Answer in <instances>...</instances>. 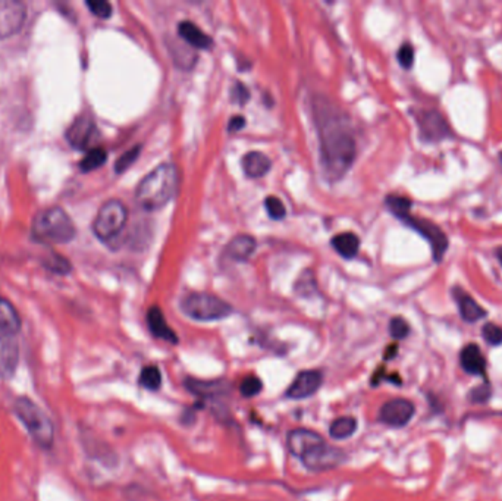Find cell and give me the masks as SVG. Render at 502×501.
I'll return each instance as SVG.
<instances>
[{"instance_id": "cell-1", "label": "cell", "mask_w": 502, "mask_h": 501, "mask_svg": "<svg viewBox=\"0 0 502 501\" xmlns=\"http://www.w3.org/2000/svg\"><path fill=\"white\" fill-rule=\"evenodd\" d=\"M315 117L320 137V161L323 174L331 181H338L350 171L355 161V140L351 130L339 118L332 104L320 99L315 103Z\"/></svg>"}, {"instance_id": "cell-2", "label": "cell", "mask_w": 502, "mask_h": 501, "mask_svg": "<svg viewBox=\"0 0 502 501\" xmlns=\"http://www.w3.org/2000/svg\"><path fill=\"white\" fill-rule=\"evenodd\" d=\"M180 185V171L174 163H162L144 176L135 191V200L145 212L160 211L169 203Z\"/></svg>"}, {"instance_id": "cell-3", "label": "cell", "mask_w": 502, "mask_h": 501, "mask_svg": "<svg viewBox=\"0 0 502 501\" xmlns=\"http://www.w3.org/2000/svg\"><path fill=\"white\" fill-rule=\"evenodd\" d=\"M12 409L18 421L25 426L28 435L40 448L49 450L55 444V425L47 413L27 395L15 399Z\"/></svg>"}, {"instance_id": "cell-4", "label": "cell", "mask_w": 502, "mask_h": 501, "mask_svg": "<svg viewBox=\"0 0 502 501\" xmlns=\"http://www.w3.org/2000/svg\"><path fill=\"white\" fill-rule=\"evenodd\" d=\"M33 234L37 240L53 244H67L75 238L77 228L62 207H47L33 219Z\"/></svg>"}, {"instance_id": "cell-5", "label": "cell", "mask_w": 502, "mask_h": 501, "mask_svg": "<svg viewBox=\"0 0 502 501\" xmlns=\"http://www.w3.org/2000/svg\"><path fill=\"white\" fill-rule=\"evenodd\" d=\"M184 315L198 322H215L232 315V306L224 299L208 293H191L181 300Z\"/></svg>"}, {"instance_id": "cell-6", "label": "cell", "mask_w": 502, "mask_h": 501, "mask_svg": "<svg viewBox=\"0 0 502 501\" xmlns=\"http://www.w3.org/2000/svg\"><path fill=\"white\" fill-rule=\"evenodd\" d=\"M128 219V209L119 200H109L97 212L93 222V231L101 242H110L118 237Z\"/></svg>"}, {"instance_id": "cell-7", "label": "cell", "mask_w": 502, "mask_h": 501, "mask_svg": "<svg viewBox=\"0 0 502 501\" xmlns=\"http://www.w3.org/2000/svg\"><path fill=\"white\" fill-rule=\"evenodd\" d=\"M398 219L407 226L414 229L416 233H418L426 240L429 246H431V248H432L433 260L436 264L441 262L449 247V240H448V235L444 233V229L439 225H436L435 222L429 221V219L413 216L411 212L400 216Z\"/></svg>"}, {"instance_id": "cell-8", "label": "cell", "mask_w": 502, "mask_h": 501, "mask_svg": "<svg viewBox=\"0 0 502 501\" xmlns=\"http://www.w3.org/2000/svg\"><path fill=\"white\" fill-rule=\"evenodd\" d=\"M301 463L311 474H322L333 471L348 461V454L341 447L331 445L326 441L311 448L301 458Z\"/></svg>"}, {"instance_id": "cell-9", "label": "cell", "mask_w": 502, "mask_h": 501, "mask_svg": "<svg viewBox=\"0 0 502 501\" xmlns=\"http://www.w3.org/2000/svg\"><path fill=\"white\" fill-rule=\"evenodd\" d=\"M420 139L426 143H439L449 137H454V132L449 127L444 115L436 109H425L416 117Z\"/></svg>"}, {"instance_id": "cell-10", "label": "cell", "mask_w": 502, "mask_h": 501, "mask_svg": "<svg viewBox=\"0 0 502 501\" xmlns=\"http://www.w3.org/2000/svg\"><path fill=\"white\" fill-rule=\"evenodd\" d=\"M27 6L18 0H0V40L12 37L24 27Z\"/></svg>"}, {"instance_id": "cell-11", "label": "cell", "mask_w": 502, "mask_h": 501, "mask_svg": "<svg viewBox=\"0 0 502 501\" xmlns=\"http://www.w3.org/2000/svg\"><path fill=\"white\" fill-rule=\"evenodd\" d=\"M323 385V372L319 369H304L296 375L285 391L289 400H306L313 397Z\"/></svg>"}, {"instance_id": "cell-12", "label": "cell", "mask_w": 502, "mask_h": 501, "mask_svg": "<svg viewBox=\"0 0 502 501\" xmlns=\"http://www.w3.org/2000/svg\"><path fill=\"white\" fill-rule=\"evenodd\" d=\"M416 413V406L407 399H392L382 404L378 419L386 426L404 428L409 425Z\"/></svg>"}, {"instance_id": "cell-13", "label": "cell", "mask_w": 502, "mask_h": 501, "mask_svg": "<svg viewBox=\"0 0 502 501\" xmlns=\"http://www.w3.org/2000/svg\"><path fill=\"white\" fill-rule=\"evenodd\" d=\"M184 387L194 394L195 397L203 400H215L222 395H228L232 390V385L225 378L216 380H200L194 377H187L184 380Z\"/></svg>"}, {"instance_id": "cell-14", "label": "cell", "mask_w": 502, "mask_h": 501, "mask_svg": "<svg viewBox=\"0 0 502 501\" xmlns=\"http://www.w3.org/2000/svg\"><path fill=\"white\" fill-rule=\"evenodd\" d=\"M19 366V346L14 336L0 329V378L10 380Z\"/></svg>"}, {"instance_id": "cell-15", "label": "cell", "mask_w": 502, "mask_h": 501, "mask_svg": "<svg viewBox=\"0 0 502 501\" xmlns=\"http://www.w3.org/2000/svg\"><path fill=\"white\" fill-rule=\"evenodd\" d=\"M325 443V438H323L319 432L309 430V428H294L287 434V448L288 452L294 456L301 458L311 448H315L320 444Z\"/></svg>"}, {"instance_id": "cell-16", "label": "cell", "mask_w": 502, "mask_h": 501, "mask_svg": "<svg viewBox=\"0 0 502 501\" xmlns=\"http://www.w3.org/2000/svg\"><path fill=\"white\" fill-rule=\"evenodd\" d=\"M97 128L94 121L88 117H80L71 124L67 131V140L77 150H86L96 135Z\"/></svg>"}, {"instance_id": "cell-17", "label": "cell", "mask_w": 502, "mask_h": 501, "mask_svg": "<svg viewBox=\"0 0 502 501\" xmlns=\"http://www.w3.org/2000/svg\"><path fill=\"white\" fill-rule=\"evenodd\" d=\"M453 297L458 306V312L462 319L467 323H475L480 319L486 318L488 312L479 305V303L470 296L467 291H464L462 287L455 286L453 288Z\"/></svg>"}, {"instance_id": "cell-18", "label": "cell", "mask_w": 502, "mask_h": 501, "mask_svg": "<svg viewBox=\"0 0 502 501\" xmlns=\"http://www.w3.org/2000/svg\"><path fill=\"white\" fill-rule=\"evenodd\" d=\"M256 247L257 242L254 237L248 234H239L225 246L224 259L228 262H246L256 252Z\"/></svg>"}, {"instance_id": "cell-19", "label": "cell", "mask_w": 502, "mask_h": 501, "mask_svg": "<svg viewBox=\"0 0 502 501\" xmlns=\"http://www.w3.org/2000/svg\"><path fill=\"white\" fill-rule=\"evenodd\" d=\"M147 325H149L150 332L153 334V337L169 342V344L180 342V338H178L176 332L169 325H167L163 312L159 306H153L147 310Z\"/></svg>"}, {"instance_id": "cell-20", "label": "cell", "mask_w": 502, "mask_h": 501, "mask_svg": "<svg viewBox=\"0 0 502 501\" xmlns=\"http://www.w3.org/2000/svg\"><path fill=\"white\" fill-rule=\"evenodd\" d=\"M459 364L462 368L468 373L475 375V377H480V375H485L486 371V359L483 356L482 350L479 349L477 344H467L459 351Z\"/></svg>"}, {"instance_id": "cell-21", "label": "cell", "mask_w": 502, "mask_h": 501, "mask_svg": "<svg viewBox=\"0 0 502 501\" xmlns=\"http://www.w3.org/2000/svg\"><path fill=\"white\" fill-rule=\"evenodd\" d=\"M178 34L193 49L207 50L213 46L212 37L207 36L200 27H197L191 21H182V23H180V25H178Z\"/></svg>"}, {"instance_id": "cell-22", "label": "cell", "mask_w": 502, "mask_h": 501, "mask_svg": "<svg viewBox=\"0 0 502 501\" xmlns=\"http://www.w3.org/2000/svg\"><path fill=\"white\" fill-rule=\"evenodd\" d=\"M241 165L244 174L250 178H261L270 171L272 161L261 152H248L243 156Z\"/></svg>"}, {"instance_id": "cell-23", "label": "cell", "mask_w": 502, "mask_h": 501, "mask_svg": "<svg viewBox=\"0 0 502 501\" xmlns=\"http://www.w3.org/2000/svg\"><path fill=\"white\" fill-rule=\"evenodd\" d=\"M21 327H23V322H21L19 313L15 306L8 299L0 297V329L16 337Z\"/></svg>"}, {"instance_id": "cell-24", "label": "cell", "mask_w": 502, "mask_h": 501, "mask_svg": "<svg viewBox=\"0 0 502 501\" xmlns=\"http://www.w3.org/2000/svg\"><path fill=\"white\" fill-rule=\"evenodd\" d=\"M359 422L352 416H339L329 425V435L332 440L341 441L348 440L357 432Z\"/></svg>"}, {"instance_id": "cell-25", "label": "cell", "mask_w": 502, "mask_h": 501, "mask_svg": "<svg viewBox=\"0 0 502 501\" xmlns=\"http://www.w3.org/2000/svg\"><path fill=\"white\" fill-rule=\"evenodd\" d=\"M332 247L344 259H352L359 253L360 238L354 233H341L332 240Z\"/></svg>"}, {"instance_id": "cell-26", "label": "cell", "mask_w": 502, "mask_h": 501, "mask_svg": "<svg viewBox=\"0 0 502 501\" xmlns=\"http://www.w3.org/2000/svg\"><path fill=\"white\" fill-rule=\"evenodd\" d=\"M171 55L174 58V62L176 64L178 68L181 69H191L195 62H197V55L191 46H188L185 41L184 43H178V41H171Z\"/></svg>"}, {"instance_id": "cell-27", "label": "cell", "mask_w": 502, "mask_h": 501, "mask_svg": "<svg viewBox=\"0 0 502 501\" xmlns=\"http://www.w3.org/2000/svg\"><path fill=\"white\" fill-rule=\"evenodd\" d=\"M139 382L144 390L156 393L162 387V372L156 364H147L140 372Z\"/></svg>"}, {"instance_id": "cell-28", "label": "cell", "mask_w": 502, "mask_h": 501, "mask_svg": "<svg viewBox=\"0 0 502 501\" xmlns=\"http://www.w3.org/2000/svg\"><path fill=\"white\" fill-rule=\"evenodd\" d=\"M108 153L101 148H94L91 149L86 156H84L82 161L80 162V170L82 172H91L94 170L100 168V166L106 162Z\"/></svg>"}, {"instance_id": "cell-29", "label": "cell", "mask_w": 502, "mask_h": 501, "mask_svg": "<svg viewBox=\"0 0 502 501\" xmlns=\"http://www.w3.org/2000/svg\"><path fill=\"white\" fill-rule=\"evenodd\" d=\"M385 203H386V206H388L391 213L396 218L411 212V206H413V202L410 199H407V197H403V196H396V194L386 196Z\"/></svg>"}, {"instance_id": "cell-30", "label": "cell", "mask_w": 502, "mask_h": 501, "mask_svg": "<svg viewBox=\"0 0 502 501\" xmlns=\"http://www.w3.org/2000/svg\"><path fill=\"white\" fill-rule=\"evenodd\" d=\"M263 390V381H261L257 375L250 373L247 377L243 378L241 384H239V393L244 399L256 397Z\"/></svg>"}, {"instance_id": "cell-31", "label": "cell", "mask_w": 502, "mask_h": 501, "mask_svg": "<svg viewBox=\"0 0 502 501\" xmlns=\"http://www.w3.org/2000/svg\"><path fill=\"white\" fill-rule=\"evenodd\" d=\"M410 334V325L404 318L395 316L390 321V336L394 340H404L409 337Z\"/></svg>"}, {"instance_id": "cell-32", "label": "cell", "mask_w": 502, "mask_h": 501, "mask_svg": "<svg viewBox=\"0 0 502 501\" xmlns=\"http://www.w3.org/2000/svg\"><path fill=\"white\" fill-rule=\"evenodd\" d=\"M482 337L489 344V346L497 347L502 344V328L497 323H485L482 328Z\"/></svg>"}, {"instance_id": "cell-33", "label": "cell", "mask_w": 502, "mask_h": 501, "mask_svg": "<svg viewBox=\"0 0 502 501\" xmlns=\"http://www.w3.org/2000/svg\"><path fill=\"white\" fill-rule=\"evenodd\" d=\"M140 152H141V145H135V148L130 149L128 152H125L121 158L117 161V163H115V171H117L118 174H122L127 171L130 166L137 161V158L140 156Z\"/></svg>"}, {"instance_id": "cell-34", "label": "cell", "mask_w": 502, "mask_h": 501, "mask_svg": "<svg viewBox=\"0 0 502 501\" xmlns=\"http://www.w3.org/2000/svg\"><path fill=\"white\" fill-rule=\"evenodd\" d=\"M265 206H266V211H267L269 216L272 219H276V221H280V219H284L287 215V209H285L284 203H282L275 196L266 197Z\"/></svg>"}, {"instance_id": "cell-35", "label": "cell", "mask_w": 502, "mask_h": 501, "mask_svg": "<svg viewBox=\"0 0 502 501\" xmlns=\"http://www.w3.org/2000/svg\"><path fill=\"white\" fill-rule=\"evenodd\" d=\"M414 56L416 51L411 43H403L401 47L396 51V59H398V64L404 69H411L414 65Z\"/></svg>"}, {"instance_id": "cell-36", "label": "cell", "mask_w": 502, "mask_h": 501, "mask_svg": "<svg viewBox=\"0 0 502 501\" xmlns=\"http://www.w3.org/2000/svg\"><path fill=\"white\" fill-rule=\"evenodd\" d=\"M296 290L300 296H306V297L311 296L313 290H316V281H315V278H313V274L311 272L302 274L300 277V279L297 281Z\"/></svg>"}, {"instance_id": "cell-37", "label": "cell", "mask_w": 502, "mask_h": 501, "mask_svg": "<svg viewBox=\"0 0 502 501\" xmlns=\"http://www.w3.org/2000/svg\"><path fill=\"white\" fill-rule=\"evenodd\" d=\"M86 5L91 10L93 15L101 19H106L112 15V5L109 2H104V0H88Z\"/></svg>"}, {"instance_id": "cell-38", "label": "cell", "mask_w": 502, "mask_h": 501, "mask_svg": "<svg viewBox=\"0 0 502 501\" xmlns=\"http://www.w3.org/2000/svg\"><path fill=\"white\" fill-rule=\"evenodd\" d=\"M231 96H232L234 102H237L239 104H244L250 97V93H248V89L243 84V82L237 81L234 84V87H232V90H231Z\"/></svg>"}, {"instance_id": "cell-39", "label": "cell", "mask_w": 502, "mask_h": 501, "mask_svg": "<svg viewBox=\"0 0 502 501\" xmlns=\"http://www.w3.org/2000/svg\"><path fill=\"white\" fill-rule=\"evenodd\" d=\"M490 395V390L489 385H482V387H477L476 390H473L470 393V397H472V401L475 403H480V401H486Z\"/></svg>"}, {"instance_id": "cell-40", "label": "cell", "mask_w": 502, "mask_h": 501, "mask_svg": "<svg viewBox=\"0 0 502 501\" xmlns=\"http://www.w3.org/2000/svg\"><path fill=\"white\" fill-rule=\"evenodd\" d=\"M244 125H246L244 117H241V115H237V117H234L231 121H229V124H228V131L229 132L239 131V130L244 128Z\"/></svg>"}, {"instance_id": "cell-41", "label": "cell", "mask_w": 502, "mask_h": 501, "mask_svg": "<svg viewBox=\"0 0 502 501\" xmlns=\"http://www.w3.org/2000/svg\"><path fill=\"white\" fill-rule=\"evenodd\" d=\"M495 256H497V259H498L499 265L502 266V246H499V247L495 250Z\"/></svg>"}, {"instance_id": "cell-42", "label": "cell", "mask_w": 502, "mask_h": 501, "mask_svg": "<svg viewBox=\"0 0 502 501\" xmlns=\"http://www.w3.org/2000/svg\"><path fill=\"white\" fill-rule=\"evenodd\" d=\"M498 158H499V162H501V168H502V152H499V154H498Z\"/></svg>"}]
</instances>
